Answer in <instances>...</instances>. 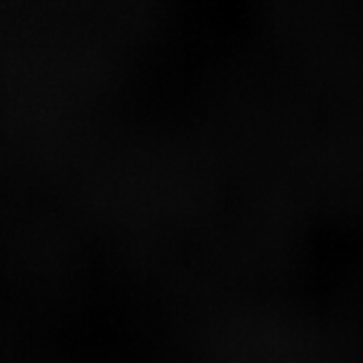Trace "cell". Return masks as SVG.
I'll list each match as a JSON object with an SVG mask.
<instances>
[]
</instances>
